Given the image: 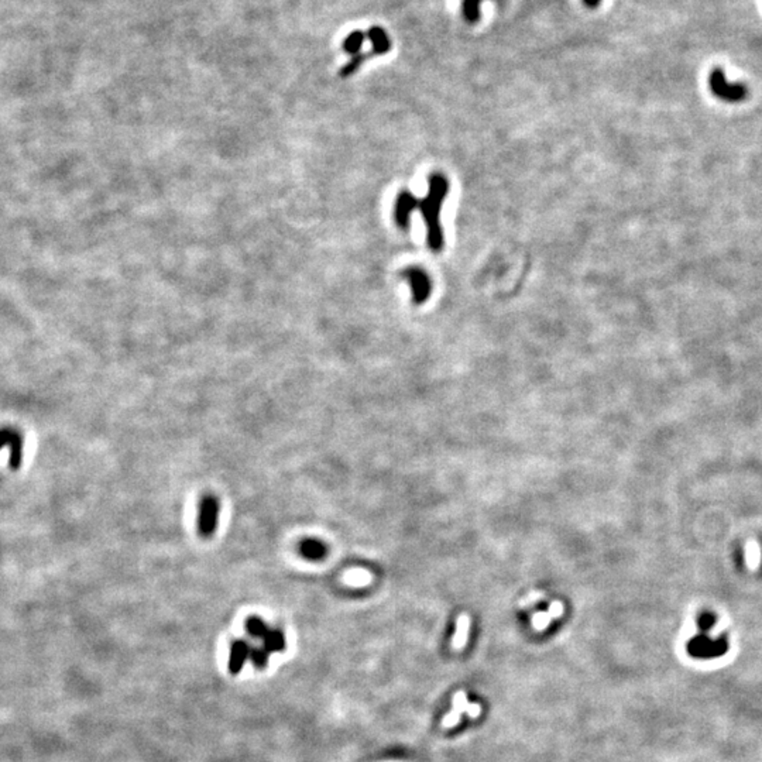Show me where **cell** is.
I'll list each match as a JSON object with an SVG mask.
<instances>
[{"instance_id":"ba28073f","label":"cell","mask_w":762,"mask_h":762,"mask_svg":"<svg viewBox=\"0 0 762 762\" xmlns=\"http://www.w3.org/2000/svg\"><path fill=\"white\" fill-rule=\"evenodd\" d=\"M470 626H471L470 615L466 614V613H462L457 617L456 630H455V634H453V638H452V643H450L453 651H462L466 647L469 633H470Z\"/></svg>"},{"instance_id":"9a60e30c","label":"cell","mask_w":762,"mask_h":762,"mask_svg":"<svg viewBox=\"0 0 762 762\" xmlns=\"http://www.w3.org/2000/svg\"><path fill=\"white\" fill-rule=\"evenodd\" d=\"M717 622V615L713 611H703L698 617V626L702 633H709Z\"/></svg>"},{"instance_id":"30bf717a","label":"cell","mask_w":762,"mask_h":762,"mask_svg":"<svg viewBox=\"0 0 762 762\" xmlns=\"http://www.w3.org/2000/svg\"><path fill=\"white\" fill-rule=\"evenodd\" d=\"M366 37L370 40L372 45H373V54H386L390 51L391 48V41L387 36V33L384 31V29L379 27V26H373L372 29H369Z\"/></svg>"},{"instance_id":"44dd1931","label":"cell","mask_w":762,"mask_h":762,"mask_svg":"<svg viewBox=\"0 0 762 762\" xmlns=\"http://www.w3.org/2000/svg\"><path fill=\"white\" fill-rule=\"evenodd\" d=\"M480 713H481V706L478 703H469L467 710H466L464 715H467L471 719H476V717L480 716Z\"/></svg>"},{"instance_id":"4fadbf2b","label":"cell","mask_w":762,"mask_h":762,"mask_svg":"<svg viewBox=\"0 0 762 762\" xmlns=\"http://www.w3.org/2000/svg\"><path fill=\"white\" fill-rule=\"evenodd\" d=\"M369 57H370V54H362V52L353 55V58L340 69L339 75H340L342 78H348V77H351L352 74H355V73L358 71V69L360 68V65L365 62V59L369 58Z\"/></svg>"},{"instance_id":"3957f363","label":"cell","mask_w":762,"mask_h":762,"mask_svg":"<svg viewBox=\"0 0 762 762\" xmlns=\"http://www.w3.org/2000/svg\"><path fill=\"white\" fill-rule=\"evenodd\" d=\"M219 501L215 496H205L199 504L198 531L203 538H211L218 528L219 521Z\"/></svg>"},{"instance_id":"6da1fadb","label":"cell","mask_w":762,"mask_h":762,"mask_svg":"<svg viewBox=\"0 0 762 762\" xmlns=\"http://www.w3.org/2000/svg\"><path fill=\"white\" fill-rule=\"evenodd\" d=\"M449 184L442 174H432L430 178L428 195L418 200L420 211L424 217L428 230V244L434 251H439L444 247V235L439 224V215L442 203L448 195Z\"/></svg>"},{"instance_id":"277c9868","label":"cell","mask_w":762,"mask_h":762,"mask_svg":"<svg viewBox=\"0 0 762 762\" xmlns=\"http://www.w3.org/2000/svg\"><path fill=\"white\" fill-rule=\"evenodd\" d=\"M404 277L411 286L413 302L424 304L432 291V286H431L428 274L418 267H409L404 270Z\"/></svg>"},{"instance_id":"9c48e42d","label":"cell","mask_w":762,"mask_h":762,"mask_svg":"<svg viewBox=\"0 0 762 762\" xmlns=\"http://www.w3.org/2000/svg\"><path fill=\"white\" fill-rule=\"evenodd\" d=\"M300 553L307 561H321L326 555V546L318 539H304L300 543Z\"/></svg>"},{"instance_id":"5bb4252c","label":"cell","mask_w":762,"mask_h":762,"mask_svg":"<svg viewBox=\"0 0 762 762\" xmlns=\"http://www.w3.org/2000/svg\"><path fill=\"white\" fill-rule=\"evenodd\" d=\"M550 621H552V617L549 615L548 611H538L532 614L531 617V622L535 631H545L549 627Z\"/></svg>"},{"instance_id":"7402d4cb","label":"cell","mask_w":762,"mask_h":762,"mask_svg":"<svg viewBox=\"0 0 762 762\" xmlns=\"http://www.w3.org/2000/svg\"><path fill=\"white\" fill-rule=\"evenodd\" d=\"M583 2L589 9H596L600 5L601 0H583Z\"/></svg>"},{"instance_id":"ffe728a7","label":"cell","mask_w":762,"mask_h":762,"mask_svg":"<svg viewBox=\"0 0 762 762\" xmlns=\"http://www.w3.org/2000/svg\"><path fill=\"white\" fill-rule=\"evenodd\" d=\"M543 599V593L542 592H532L529 593L527 597H524L521 601H520V607L524 608V607H529V606H534L536 604L539 600Z\"/></svg>"},{"instance_id":"8992f818","label":"cell","mask_w":762,"mask_h":762,"mask_svg":"<svg viewBox=\"0 0 762 762\" xmlns=\"http://www.w3.org/2000/svg\"><path fill=\"white\" fill-rule=\"evenodd\" d=\"M10 449V459H9V467L13 471H17L23 462V437L19 431L13 428H2L0 430V450L3 448Z\"/></svg>"},{"instance_id":"7a4b0ae2","label":"cell","mask_w":762,"mask_h":762,"mask_svg":"<svg viewBox=\"0 0 762 762\" xmlns=\"http://www.w3.org/2000/svg\"><path fill=\"white\" fill-rule=\"evenodd\" d=\"M730 650V641L726 634L710 638L706 633H701L690 638L686 645L687 654L695 659H715L726 655Z\"/></svg>"},{"instance_id":"8fae6325","label":"cell","mask_w":762,"mask_h":762,"mask_svg":"<svg viewBox=\"0 0 762 762\" xmlns=\"http://www.w3.org/2000/svg\"><path fill=\"white\" fill-rule=\"evenodd\" d=\"M366 40V34L363 31H353L343 41V51L351 55H356L360 52V48Z\"/></svg>"},{"instance_id":"52a82bcc","label":"cell","mask_w":762,"mask_h":762,"mask_svg":"<svg viewBox=\"0 0 762 762\" xmlns=\"http://www.w3.org/2000/svg\"><path fill=\"white\" fill-rule=\"evenodd\" d=\"M418 206V199L412 193L404 191L398 195L395 203V219L401 228H408L412 211Z\"/></svg>"},{"instance_id":"d6986e66","label":"cell","mask_w":762,"mask_h":762,"mask_svg":"<svg viewBox=\"0 0 762 762\" xmlns=\"http://www.w3.org/2000/svg\"><path fill=\"white\" fill-rule=\"evenodd\" d=\"M247 627H249V631H250L253 636H263V634L267 633L264 624H263V622H261L260 620H257V618H251V620L249 621Z\"/></svg>"},{"instance_id":"e0dca14e","label":"cell","mask_w":762,"mask_h":762,"mask_svg":"<svg viewBox=\"0 0 762 762\" xmlns=\"http://www.w3.org/2000/svg\"><path fill=\"white\" fill-rule=\"evenodd\" d=\"M460 720H462V713L452 709L449 713L445 715V717L441 721V726H442V728L448 730V728L455 727L457 723H460Z\"/></svg>"},{"instance_id":"ac0fdd59","label":"cell","mask_w":762,"mask_h":762,"mask_svg":"<svg viewBox=\"0 0 762 762\" xmlns=\"http://www.w3.org/2000/svg\"><path fill=\"white\" fill-rule=\"evenodd\" d=\"M564 611H565V607H564V603L562 601H552V604L549 606L548 608V613L549 615L552 617V620H557V618H561L564 615Z\"/></svg>"},{"instance_id":"5b68a950","label":"cell","mask_w":762,"mask_h":762,"mask_svg":"<svg viewBox=\"0 0 762 762\" xmlns=\"http://www.w3.org/2000/svg\"><path fill=\"white\" fill-rule=\"evenodd\" d=\"M710 87H712V91L715 92V95H717L719 98H721L724 101H730V102L741 101V99H744V96L747 94V89H745L744 85L728 82L726 80V77H724V73L721 71L720 68L715 69V71L712 73Z\"/></svg>"},{"instance_id":"7c38bea8","label":"cell","mask_w":762,"mask_h":762,"mask_svg":"<svg viewBox=\"0 0 762 762\" xmlns=\"http://www.w3.org/2000/svg\"><path fill=\"white\" fill-rule=\"evenodd\" d=\"M483 2V0H463L462 2V12H463V17L467 23L470 24H474L480 20V15H481V10H480V3Z\"/></svg>"},{"instance_id":"2e32d148","label":"cell","mask_w":762,"mask_h":762,"mask_svg":"<svg viewBox=\"0 0 762 762\" xmlns=\"http://www.w3.org/2000/svg\"><path fill=\"white\" fill-rule=\"evenodd\" d=\"M467 706H469V702H467V696H466V691L464 690H459L455 694L453 699H452V709L453 710H457L459 713H466L467 710Z\"/></svg>"}]
</instances>
